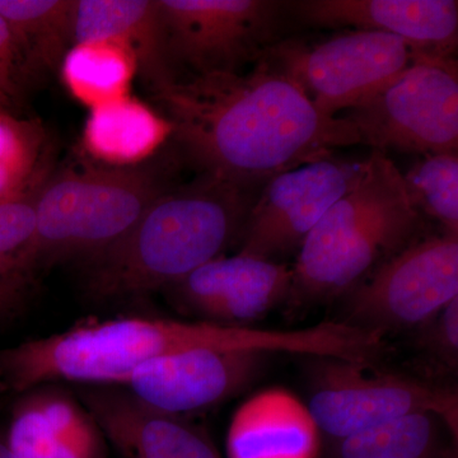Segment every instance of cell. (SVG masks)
<instances>
[{
    "label": "cell",
    "mask_w": 458,
    "mask_h": 458,
    "mask_svg": "<svg viewBox=\"0 0 458 458\" xmlns=\"http://www.w3.org/2000/svg\"><path fill=\"white\" fill-rule=\"evenodd\" d=\"M423 346L445 366L454 369L458 360V297L443 307L428 324Z\"/></svg>",
    "instance_id": "cell-26"
},
{
    "label": "cell",
    "mask_w": 458,
    "mask_h": 458,
    "mask_svg": "<svg viewBox=\"0 0 458 458\" xmlns=\"http://www.w3.org/2000/svg\"><path fill=\"white\" fill-rule=\"evenodd\" d=\"M59 74L68 92L92 110L129 96L138 71L131 54L119 45L93 41L75 44Z\"/></svg>",
    "instance_id": "cell-22"
},
{
    "label": "cell",
    "mask_w": 458,
    "mask_h": 458,
    "mask_svg": "<svg viewBox=\"0 0 458 458\" xmlns=\"http://www.w3.org/2000/svg\"><path fill=\"white\" fill-rule=\"evenodd\" d=\"M172 65L191 77L240 74L274 45L283 3L157 0Z\"/></svg>",
    "instance_id": "cell-9"
},
{
    "label": "cell",
    "mask_w": 458,
    "mask_h": 458,
    "mask_svg": "<svg viewBox=\"0 0 458 458\" xmlns=\"http://www.w3.org/2000/svg\"><path fill=\"white\" fill-rule=\"evenodd\" d=\"M256 190L199 174L171 188L113 246L84 261V291L99 302L140 300L203 267L241 236Z\"/></svg>",
    "instance_id": "cell-2"
},
{
    "label": "cell",
    "mask_w": 458,
    "mask_h": 458,
    "mask_svg": "<svg viewBox=\"0 0 458 458\" xmlns=\"http://www.w3.org/2000/svg\"><path fill=\"white\" fill-rule=\"evenodd\" d=\"M292 279L288 264L238 252L213 259L165 292L180 309L205 322L243 327L288 300Z\"/></svg>",
    "instance_id": "cell-13"
},
{
    "label": "cell",
    "mask_w": 458,
    "mask_h": 458,
    "mask_svg": "<svg viewBox=\"0 0 458 458\" xmlns=\"http://www.w3.org/2000/svg\"><path fill=\"white\" fill-rule=\"evenodd\" d=\"M171 137L164 114L126 96L90 110L82 144L96 164L131 167L146 164Z\"/></svg>",
    "instance_id": "cell-19"
},
{
    "label": "cell",
    "mask_w": 458,
    "mask_h": 458,
    "mask_svg": "<svg viewBox=\"0 0 458 458\" xmlns=\"http://www.w3.org/2000/svg\"><path fill=\"white\" fill-rule=\"evenodd\" d=\"M27 86L22 62L7 21L0 16V95L20 98Z\"/></svg>",
    "instance_id": "cell-27"
},
{
    "label": "cell",
    "mask_w": 458,
    "mask_h": 458,
    "mask_svg": "<svg viewBox=\"0 0 458 458\" xmlns=\"http://www.w3.org/2000/svg\"><path fill=\"white\" fill-rule=\"evenodd\" d=\"M448 458H457V450H454V452H452V454H450V456H448Z\"/></svg>",
    "instance_id": "cell-30"
},
{
    "label": "cell",
    "mask_w": 458,
    "mask_h": 458,
    "mask_svg": "<svg viewBox=\"0 0 458 458\" xmlns=\"http://www.w3.org/2000/svg\"><path fill=\"white\" fill-rule=\"evenodd\" d=\"M269 355L255 352L190 349L147 361L126 379V390L161 411L185 417L245 390Z\"/></svg>",
    "instance_id": "cell-12"
},
{
    "label": "cell",
    "mask_w": 458,
    "mask_h": 458,
    "mask_svg": "<svg viewBox=\"0 0 458 458\" xmlns=\"http://www.w3.org/2000/svg\"><path fill=\"white\" fill-rule=\"evenodd\" d=\"M345 119L375 150L457 153L458 74L454 57L419 55L406 71Z\"/></svg>",
    "instance_id": "cell-8"
},
{
    "label": "cell",
    "mask_w": 458,
    "mask_h": 458,
    "mask_svg": "<svg viewBox=\"0 0 458 458\" xmlns=\"http://www.w3.org/2000/svg\"><path fill=\"white\" fill-rule=\"evenodd\" d=\"M292 9L309 26L396 36L420 55L452 57L457 47L456 0H302Z\"/></svg>",
    "instance_id": "cell-14"
},
{
    "label": "cell",
    "mask_w": 458,
    "mask_h": 458,
    "mask_svg": "<svg viewBox=\"0 0 458 458\" xmlns=\"http://www.w3.org/2000/svg\"><path fill=\"white\" fill-rule=\"evenodd\" d=\"M75 0H0V16L9 29L27 86L59 73L74 47Z\"/></svg>",
    "instance_id": "cell-20"
},
{
    "label": "cell",
    "mask_w": 458,
    "mask_h": 458,
    "mask_svg": "<svg viewBox=\"0 0 458 458\" xmlns=\"http://www.w3.org/2000/svg\"><path fill=\"white\" fill-rule=\"evenodd\" d=\"M161 165L63 168L36 195V229L22 258L27 282L57 262L87 261L113 246L171 189Z\"/></svg>",
    "instance_id": "cell-4"
},
{
    "label": "cell",
    "mask_w": 458,
    "mask_h": 458,
    "mask_svg": "<svg viewBox=\"0 0 458 458\" xmlns=\"http://www.w3.org/2000/svg\"><path fill=\"white\" fill-rule=\"evenodd\" d=\"M83 405L123 458H221L201 428L129 390L98 386L83 391Z\"/></svg>",
    "instance_id": "cell-15"
},
{
    "label": "cell",
    "mask_w": 458,
    "mask_h": 458,
    "mask_svg": "<svg viewBox=\"0 0 458 458\" xmlns=\"http://www.w3.org/2000/svg\"><path fill=\"white\" fill-rule=\"evenodd\" d=\"M309 406L322 437L334 443L417 412H434L457 434V394L369 360L316 358Z\"/></svg>",
    "instance_id": "cell-6"
},
{
    "label": "cell",
    "mask_w": 458,
    "mask_h": 458,
    "mask_svg": "<svg viewBox=\"0 0 458 458\" xmlns=\"http://www.w3.org/2000/svg\"><path fill=\"white\" fill-rule=\"evenodd\" d=\"M419 55L396 36L354 30L318 44H274L261 60L293 81L319 113L335 117L381 92Z\"/></svg>",
    "instance_id": "cell-7"
},
{
    "label": "cell",
    "mask_w": 458,
    "mask_h": 458,
    "mask_svg": "<svg viewBox=\"0 0 458 458\" xmlns=\"http://www.w3.org/2000/svg\"><path fill=\"white\" fill-rule=\"evenodd\" d=\"M106 442L86 406L40 388L18 403L5 445L13 458H106Z\"/></svg>",
    "instance_id": "cell-17"
},
{
    "label": "cell",
    "mask_w": 458,
    "mask_h": 458,
    "mask_svg": "<svg viewBox=\"0 0 458 458\" xmlns=\"http://www.w3.org/2000/svg\"><path fill=\"white\" fill-rule=\"evenodd\" d=\"M21 293H22L21 289L0 283V316L13 311L18 301H20Z\"/></svg>",
    "instance_id": "cell-28"
},
{
    "label": "cell",
    "mask_w": 458,
    "mask_h": 458,
    "mask_svg": "<svg viewBox=\"0 0 458 458\" xmlns=\"http://www.w3.org/2000/svg\"><path fill=\"white\" fill-rule=\"evenodd\" d=\"M210 322L126 316L92 319L62 333L0 351V379L18 393L47 382L123 386L147 361L171 352L208 349Z\"/></svg>",
    "instance_id": "cell-5"
},
{
    "label": "cell",
    "mask_w": 458,
    "mask_h": 458,
    "mask_svg": "<svg viewBox=\"0 0 458 458\" xmlns=\"http://www.w3.org/2000/svg\"><path fill=\"white\" fill-rule=\"evenodd\" d=\"M0 458H13V456H12L11 451L8 450L5 442L2 441H0Z\"/></svg>",
    "instance_id": "cell-29"
},
{
    "label": "cell",
    "mask_w": 458,
    "mask_h": 458,
    "mask_svg": "<svg viewBox=\"0 0 458 458\" xmlns=\"http://www.w3.org/2000/svg\"><path fill=\"white\" fill-rule=\"evenodd\" d=\"M40 189V188H38ZM0 204V283L23 291L22 258L36 229V195Z\"/></svg>",
    "instance_id": "cell-25"
},
{
    "label": "cell",
    "mask_w": 458,
    "mask_h": 458,
    "mask_svg": "<svg viewBox=\"0 0 458 458\" xmlns=\"http://www.w3.org/2000/svg\"><path fill=\"white\" fill-rule=\"evenodd\" d=\"M410 200L445 228L458 234L457 153L428 155L403 176Z\"/></svg>",
    "instance_id": "cell-24"
},
{
    "label": "cell",
    "mask_w": 458,
    "mask_h": 458,
    "mask_svg": "<svg viewBox=\"0 0 458 458\" xmlns=\"http://www.w3.org/2000/svg\"><path fill=\"white\" fill-rule=\"evenodd\" d=\"M458 297V234L409 243L349 292L355 325L386 331L423 327Z\"/></svg>",
    "instance_id": "cell-10"
},
{
    "label": "cell",
    "mask_w": 458,
    "mask_h": 458,
    "mask_svg": "<svg viewBox=\"0 0 458 458\" xmlns=\"http://www.w3.org/2000/svg\"><path fill=\"white\" fill-rule=\"evenodd\" d=\"M47 134L38 120L0 113V204L36 191L44 165Z\"/></svg>",
    "instance_id": "cell-23"
},
{
    "label": "cell",
    "mask_w": 458,
    "mask_h": 458,
    "mask_svg": "<svg viewBox=\"0 0 458 458\" xmlns=\"http://www.w3.org/2000/svg\"><path fill=\"white\" fill-rule=\"evenodd\" d=\"M364 171L366 162L328 157L271 179L241 232V254L276 261L300 250L325 214L358 185Z\"/></svg>",
    "instance_id": "cell-11"
},
{
    "label": "cell",
    "mask_w": 458,
    "mask_h": 458,
    "mask_svg": "<svg viewBox=\"0 0 458 458\" xmlns=\"http://www.w3.org/2000/svg\"><path fill=\"white\" fill-rule=\"evenodd\" d=\"M93 41L128 51L152 95L179 81L157 0H75L74 45Z\"/></svg>",
    "instance_id": "cell-16"
},
{
    "label": "cell",
    "mask_w": 458,
    "mask_h": 458,
    "mask_svg": "<svg viewBox=\"0 0 458 458\" xmlns=\"http://www.w3.org/2000/svg\"><path fill=\"white\" fill-rule=\"evenodd\" d=\"M457 434L434 412L406 415L334 443L333 458H448Z\"/></svg>",
    "instance_id": "cell-21"
},
{
    "label": "cell",
    "mask_w": 458,
    "mask_h": 458,
    "mask_svg": "<svg viewBox=\"0 0 458 458\" xmlns=\"http://www.w3.org/2000/svg\"><path fill=\"white\" fill-rule=\"evenodd\" d=\"M419 225L403 174L379 150L358 185L316 225L298 250L291 297L318 302L349 293L409 245Z\"/></svg>",
    "instance_id": "cell-3"
},
{
    "label": "cell",
    "mask_w": 458,
    "mask_h": 458,
    "mask_svg": "<svg viewBox=\"0 0 458 458\" xmlns=\"http://www.w3.org/2000/svg\"><path fill=\"white\" fill-rule=\"evenodd\" d=\"M225 448L228 458H319L322 434L293 393L267 388L236 410Z\"/></svg>",
    "instance_id": "cell-18"
},
{
    "label": "cell",
    "mask_w": 458,
    "mask_h": 458,
    "mask_svg": "<svg viewBox=\"0 0 458 458\" xmlns=\"http://www.w3.org/2000/svg\"><path fill=\"white\" fill-rule=\"evenodd\" d=\"M153 98L199 174L247 190L360 143L348 119L319 113L293 81L261 59L251 73L189 77Z\"/></svg>",
    "instance_id": "cell-1"
},
{
    "label": "cell",
    "mask_w": 458,
    "mask_h": 458,
    "mask_svg": "<svg viewBox=\"0 0 458 458\" xmlns=\"http://www.w3.org/2000/svg\"><path fill=\"white\" fill-rule=\"evenodd\" d=\"M0 98H3V96H2V95H0Z\"/></svg>",
    "instance_id": "cell-31"
}]
</instances>
